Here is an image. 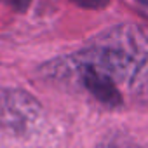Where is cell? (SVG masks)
<instances>
[{"label": "cell", "mask_w": 148, "mask_h": 148, "mask_svg": "<svg viewBox=\"0 0 148 148\" xmlns=\"http://www.w3.org/2000/svg\"><path fill=\"white\" fill-rule=\"evenodd\" d=\"M42 115L38 101L21 91L5 89L0 92V125L12 134H28Z\"/></svg>", "instance_id": "2"}, {"label": "cell", "mask_w": 148, "mask_h": 148, "mask_svg": "<svg viewBox=\"0 0 148 148\" xmlns=\"http://www.w3.org/2000/svg\"><path fill=\"white\" fill-rule=\"evenodd\" d=\"M146 54L141 33L132 26H122L98 38L71 61L86 89L101 103L117 106L122 101L117 86L134 75Z\"/></svg>", "instance_id": "1"}, {"label": "cell", "mask_w": 148, "mask_h": 148, "mask_svg": "<svg viewBox=\"0 0 148 148\" xmlns=\"http://www.w3.org/2000/svg\"><path fill=\"white\" fill-rule=\"evenodd\" d=\"M138 2H139V4H143L145 7H148V0H138Z\"/></svg>", "instance_id": "6"}, {"label": "cell", "mask_w": 148, "mask_h": 148, "mask_svg": "<svg viewBox=\"0 0 148 148\" xmlns=\"http://www.w3.org/2000/svg\"><path fill=\"white\" fill-rule=\"evenodd\" d=\"M71 2L86 9H103L110 4V0H71Z\"/></svg>", "instance_id": "4"}, {"label": "cell", "mask_w": 148, "mask_h": 148, "mask_svg": "<svg viewBox=\"0 0 148 148\" xmlns=\"http://www.w3.org/2000/svg\"><path fill=\"white\" fill-rule=\"evenodd\" d=\"M96 148H145V146L124 132H112L105 136Z\"/></svg>", "instance_id": "3"}, {"label": "cell", "mask_w": 148, "mask_h": 148, "mask_svg": "<svg viewBox=\"0 0 148 148\" xmlns=\"http://www.w3.org/2000/svg\"><path fill=\"white\" fill-rule=\"evenodd\" d=\"M5 2H7L12 9H16V11H25V9L30 5L32 0H5Z\"/></svg>", "instance_id": "5"}]
</instances>
